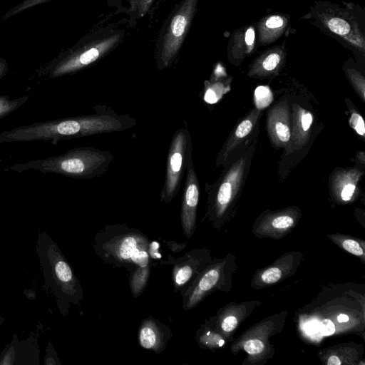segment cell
I'll return each instance as SVG.
<instances>
[{
  "instance_id": "1",
  "label": "cell",
  "mask_w": 365,
  "mask_h": 365,
  "mask_svg": "<svg viewBox=\"0 0 365 365\" xmlns=\"http://www.w3.org/2000/svg\"><path fill=\"white\" fill-rule=\"evenodd\" d=\"M89 115L34 122L0 133V143L51 141L53 145L63 140L130 129L137 123L132 116L119 115L106 106H96Z\"/></svg>"
},
{
  "instance_id": "2",
  "label": "cell",
  "mask_w": 365,
  "mask_h": 365,
  "mask_svg": "<svg viewBox=\"0 0 365 365\" xmlns=\"http://www.w3.org/2000/svg\"><path fill=\"white\" fill-rule=\"evenodd\" d=\"M125 35V30L113 23L93 29L42 66L38 74L53 79L76 73L108 55L123 41Z\"/></svg>"
},
{
  "instance_id": "3",
  "label": "cell",
  "mask_w": 365,
  "mask_h": 365,
  "mask_svg": "<svg viewBox=\"0 0 365 365\" xmlns=\"http://www.w3.org/2000/svg\"><path fill=\"white\" fill-rule=\"evenodd\" d=\"M149 243L148 237L140 230L125 224H114L106 225L95 235L93 247L105 263L124 267L130 274L138 267L151 264Z\"/></svg>"
},
{
  "instance_id": "4",
  "label": "cell",
  "mask_w": 365,
  "mask_h": 365,
  "mask_svg": "<svg viewBox=\"0 0 365 365\" xmlns=\"http://www.w3.org/2000/svg\"><path fill=\"white\" fill-rule=\"evenodd\" d=\"M36 252L44 278V287L56 297L62 316L70 304L78 305L83 298L81 284L58 245L45 232L38 235Z\"/></svg>"
},
{
  "instance_id": "5",
  "label": "cell",
  "mask_w": 365,
  "mask_h": 365,
  "mask_svg": "<svg viewBox=\"0 0 365 365\" xmlns=\"http://www.w3.org/2000/svg\"><path fill=\"white\" fill-rule=\"evenodd\" d=\"M113 158V154L108 150L80 147L61 155L16 163L8 170L17 173L34 170L44 174L53 173L78 180H90L103 175Z\"/></svg>"
},
{
  "instance_id": "6",
  "label": "cell",
  "mask_w": 365,
  "mask_h": 365,
  "mask_svg": "<svg viewBox=\"0 0 365 365\" xmlns=\"http://www.w3.org/2000/svg\"><path fill=\"white\" fill-rule=\"evenodd\" d=\"M197 0H181L162 24L155 58L158 70L170 67L180 51L196 12Z\"/></svg>"
},
{
  "instance_id": "7",
  "label": "cell",
  "mask_w": 365,
  "mask_h": 365,
  "mask_svg": "<svg viewBox=\"0 0 365 365\" xmlns=\"http://www.w3.org/2000/svg\"><path fill=\"white\" fill-rule=\"evenodd\" d=\"M192 158V140L187 125L173 134L166 162L165 181L160 192V200L168 204L176 197L186 172L189 160Z\"/></svg>"
},
{
  "instance_id": "8",
  "label": "cell",
  "mask_w": 365,
  "mask_h": 365,
  "mask_svg": "<svg viewBox=\"0 0 365 365\" xmlns=\"http://www.w3.org/2000/svg\"><path fill=\"white\" fill-rule=\"evenodd\" d=\"M185 183L182 197L180 223L187 239L192 237L196 228V213L199 200V183L192 158L186 169Z\"/></svg>"
},
{
  "instance_id": "9",
  "label": "cell",
  "mask_w": 365,
  "mask_h": 365,
  "mask_svg": "<svg viewBox=\"0 0 365 365\" xmlns=\"http://www.w3.org/2000/svg\"><path fill=\"white\" fill-rule=\"evenodd\" d=\"M204 251L194 250L175 259L170 255L168 264H173L172 279L175 292H180L200 273L204 264Z\"/></svg>"
},
{
  "instance_id": "10",
  "label": "cell",
  "mask_w": 365,
  "mask_h": 365,
  "mask_svg": "<svg viewBox=\"0 0 365 365\" xmlns=\"http://www.w3.org/2000/svg\"><path fill=\"white\" fill-rule=\"evenodd\" d=\"M172 337L170 327L150 316L144 319L138 328L139 345L155 354L164 351Z\"/></svg>"
},
{
  "instance_id": "11",
  "label": "cell",
  "mask_w": 365,
  "mask_h": 365,
  "mask_svg": "<svg viewBox=\"0 0 365 365\" xmlns=\"http://www.w3.org/2000/svg\"><path fill=\"white\" fill-rule=\"evenodd\" d=\"M38 364L39 348L36 339L32 335L21 341L14 336L0 356L1 365Z\"/></svg>"
},
{
  "instance_id": "12",
  "label": "cell",
  "mask_w": 365,
  "mask_h": 365,
  "mask_svg": "<svg viewBox=\"0 0 365 365\" xmlns=\"http://www.w3.org/2000/svg\"><path fill=\"white\" fill-rule=\"evenodd\" d=\"M245 163L244 159L237 160L220 182L215 194L213 205L216 216L220 217L224 213L239 188L244 172Z\"/></svg>"
},
{
  "instance_id": "13",
  "label": "cell",
  "mask_w": 365,
  "mask_h": 365,
  "mask_svg": "<svg viewBox=\"0 0 365 365\" xmlns=\"http://www.w3.org/2000/svg\"><path fill=\"white\" fill-rule=\"evenodd\" d=\"M163 0H107L108 6L114 8L117 14H123L128 25L133 28L146 16H153Z\"/></svg>"
},
{
  "instance_id": "14",
  "label": "cell",
  "mask_w": 365,
  "mask_h": 365,
  "mask_svg": "<svg viewBox=\"0 0 365 365\" xmlns=\"http://www.w3.org/2000/svg\"><path fill=\"white\" fill-rule=\"evenodd\" d=\"M268 130L272 140L277 145L287 143L291 137L287 105H277L269 113Z\"/></svg>"
},
{
  "instance_id": "15",
  "label": "cell",
  "mask_w": 365,
  "mask_h": 365,
  "mask_svg": "<svg viewBox=\"0 0 365 365\" xmlns=\"http://www.w3.org/2000/svg\"><path fill=\"white\" fill-rule=\"evenodd\" d=\"M259 111L254 110L246 119L242 120L237 127L233 135L230 137L226 146L222 150L219 156V160H225L227 155L232 151L233 148L239 144V143L245 138L252 130L255 122L257 120Z\"/></svg>"
},
{
  "instance_id": "16",
  "label": "cell",
  "mask_w": 365,
  "mask_h": 365,
  "mask_svg": "<svg viewBox=\"0 0 365 365\" xmlns=\"http://www.w3.org/2000/svg\"><path fill=\"white\" fill-rule=\"evenodd\" d=\"M151 264L146 267H138L130 274V288L135 297H139L147 286Z\"/></svg>"
},
{
  "instance_id": "17",
  "label": "cell",
  "mask_w": 365,
  "mask_h": 365,
  "mask_svg": "<svg viewBox=\"0 0 365 365\" xmlns=\"http://www.w3.org/2000/svg\"><path fill=\"white\" fill-rule=\"evenodd\" d=\"M297 115L294 118V140H302L307 134L310 126L312 123V115L307 110L300 108V111H297Z\"/></svg>"
},
{
  "instance_id": "18",
  "label": "cell",
  "mask_w": 365,
  "mask_h": 365,
  "mask_svg": "<svg viewBox=\"0 0 365 365\" xmlns=\"http://www.w3.org/2000/svg\"><path fill=\"white\" fill-rule=\"evenodd\" d=\"M28 100V95L13 99H11L8 95H0V120L14 112Z\"/></svg>"
},
{
  "instance_id": "19",
  "label": "cell",
  "mask_w": 365,
  "mask_h": 365,
  "mask_svg": "<svg viewBox=\"0 0 365 365\" xmlns=\"http://www.w3.org/2000/svg\"><path fill=\"white\" fill-rule=\"evenodd\" d=\"M255 103L258 108L268 106L272 101V95L269 88L259 86L255 91Z\"/></svg>"
},
{
  "instance_id": "20",
  "label": "cell",
  "mask_w": 365,
  "mask_h": 365,
  "mask_svg": "<svg viewBox=\"0 0 365 365\" xmlns=\"http://www.w3.org/2000/svg\"><path fill=\"white\" fill-rule=\"evenodd\" d=\"M329 29L339 35H345L350 31L349 24L342 19L332 18L328 22Z\"/></svg>"
},
{
  "instance_id": "21",
  "label": "cell",
  "mask_w": 365,
  "mask_h": 365,
  "mask_svg": "<svg viewBox=\"0 0 365 365\" xmlns=\"http://www.w3.org/2000/svg\"><path fill=\"white\" fill-rule=\"evenodd\" d=\"M51 0H24L19 5L16 6L13 9H11L9 11H8L4 16L3 19H7L9 17L14 16L16 14H19L21 11H23L30 7L36 6L38 4L47 2Z\"/></svg>"
},
{
  "instance_id": "22",
  "label": "cell",
  "mask_w": 365,
  "mask_h": 365,
  "mask_svg": "<svg viewBox=\"0 0 365 365\" xmlns=\"http://www.w3.org/2000/svg\"><path fill=\"white\" fill-rule=\"evenodd\" d=\"M282 275V272L277 267H272L265 270L262 274V280L266 284H272L277 282Z\"/></svg>"
},
{
  "instance_id": "23",
  "label": "cell",
  "mask_w": 365,
  "mask_h": 365,
  "mask_svg": "<svg viewBox=\"0 0 365 365\" xmlns=\"http://www.w3.org/2000/svg\"><path fill=\"white\" fill-rule=\"evenodd\" d=\"M243 348L250 354H257L263 351L264 345L261 340L255 339L245 341Z\"/></svg>"
},
{
  "instance_id": "24",
  "label": "cell",
  "mask_w": 365,
  "mask_h": 365,
  "mask_svg": "<svg viewBox=\"0 0 365 365\" xmlns=\"http://www.w3.org/2000/svg\"><path fill=\"white\" fill-rule=\"evenodd\" d=\"M351 126L356 130V132L361 135L364 136L365 133V127H364V121L359 113L354 112L352 113L350 120Z\"/></svg>"
},
{
  "instance_id": "25",
  "label": "cell",
  "mask_w": 365,
  "mask_h": 365,
  "mask_svg": "<svg viewBox=\"0 0 365 365\" xmlns=\"http://www.w3.org/2000/svg\"><path fill=\"white\" fill-rule=\"evenodd\" d=\"M342 247L349 252L356 255H364V250L359 243L353 240H345L342 242Z\"/></svg>"
},
{
  "instance_id": "26",
  "label": "cell",
  "mask_w": 365,
  "mask_h": 365,
  "mask_svg": "<svg viewBox=\"0 0 365 365\" xmlns=\"http://www.w3.org/2000/svg\"><path fill=\"white\" fill-rule=\"evenodd\" d=\"M293 224L294 220L289 215L278 216L272 222V226L277 229H286L292 226Z\"/></svg>"
},
{
  "instance_id": "27",
  "label": "cell",
  "mask_w": 365,
  "mask_h": 365,
  "mask_svg": "<svg viewBox=\"0 0 365 365\" xmlns=\"http://www.w3.org/2000/svg\"><path fill=\"white\" fill-rule=\"evenodd\" d=\"M46 352V354L43 361L45 365L61 364L57 354L55 351L51 342L48 344Z\"/></svg>"
},
{
  "instance_id": "28",
  "label": "cell",
  "mask_w": 365,
  "mask_h": 365,
  "mask_svg": "<svg viewBox=\"0 0 365 365\" xmlns=\"http://www.w3.org/2000/svg\"><path fill=\"white\" fill-rule=\"evenodd\" d=\"M279 61L280 57L279 54L276 53H271L264 60L262 63L263 68L266 71H272L277 67Z\"/></svg>"
},
{
  "instance_id": "29",
  "label": "cell",
  "mask_w": 365,
  "mask_h": 365,
  "mask_svg": "<svg viewBox=\"0 0 365 365\" xmlns=\"http://www.w3.org/2000/svg\"><path fill=\"white\" fill-rule=\"evenodd\" d=\"M341 197L344 201H349L354 192L356 185L352 182H345L341 187Z\"/></svg>"
},
{
  "instance_id": "30",
  "label": "cell",
  "mask_w": 365,
  "mask_h": 365,
  "mask_svg": "<svg viewBox=\"0 0 365 365\" xmlns=\"http://www.w3.org/2000/svg\"><path fill=\"white\" fill-rule=\"evenodd\" d=\"M237 320L234 316H228L221 323V328L226 332H230L235 329Z\"/></svg>"
},
{
  "instance_id": "31",
  "label": "cell",
  "mask_w": 365,
  "mask_h": 365,
  "mask_svg": "<svg viewBox=\"0 0 365 365\" xmlns=\"http://www.w3.org/2000/svg\"><path fill=\"white\" fill-rule=\"evenodd\" d=\"M321 331L324 336H329L334 333L335 326L329 319H323L321 322Z\"/></svg>"
},
{
  "instance_id": "32",
  "label": "cell",
  "mask_w": 365,
  "mask_h": 365,
  "mask_svg": "<svg viewBox=\"0 0 365 365\" xmlns=\"http://www.w3.org/2000/svg\"><path fill=\"white\" fill-rule=\"evenodd\" d=\"M284 24L282 17L279 16H273L269 17L266 21V26L270 29L281 27Z\"/></svg>"
},
{
  "instance_id": "33",
  "label": "cell",
  "mask_w": 365,
  "mask_h": 365,
  "mask_svg": "<svg viewBox=\"0 0 365 365\" xmlns=\"http://www.w3.org/2000/svg\"><path fill=\"white\" fill-rule=\"evenodd\" d=\"M158 244L153 242H150L148 245V255L150 258L153 259H159L161 257V255L158 252Z\"/></svg>"
},
{
  "instance_id": "34",
  "label": "cell",
  "mask_w": 365,
  "mask_h": 365,
  "mask_svg": "<svg viewBox=\"0 0 365 365\" xmlns=\"http://www.w3.org/2000/svg\"><path fill=\"white\" fill-rule=\"evenodd\" d=\"M163 242L165 243L167 247H169V249L174 252H180L184 250V248L186 247V243L179 244L175 241L165 240H163Z\"/></svg>"
},
{
  "instance_id": "35",
  "label": "cell",
  "mask_w": 365,
  "mask_h": 365,
  "mask_svg": "<svg viewBox=\"0 0 365 365\" xmlns=\"http://www.w3.org/2000/svg\"><path fill=\"white\" fill-rule=\"evenodd\" d=\"M9 70L8 63L6 59L0 57V80L6 74Z\"/></svg>"
},
{
  "instance_id": "36",
  "label": "cell",
  "mask_w": 365,
  "mask_h": 365,
  "mask_svg": "<svg viewBox=\"0 0 365 365\" xmlns=\"http://www.w3.org/2000/svg\"><path fill=\"white\" fill-rule=\"evenodd\" d=\"M255 40V31L252 28H249L245 34V42L247 45H252Z\"/></svg>"
},
{
  "instance_id": "37",
  "label": "cell",
  "mask_w": 365,
  "mask_h": 365,
  "mask_svg": "<svg viewBox=\"0 0 365 365\" xmlns=\"http://www.w3.org/2000/svg\"><path fill=\"white\" fill-rule=\"evenodd\" d=\"M341 360L336 356H331L327 361L328 365H340Z\"/></svg>"
},
{
  "instance_id": "38",
  "label": "cell",
  "mask_w": 365,
  "mask_h": 365,
  "mask_svg": "<svg viewBox=\"0 0 365 365\" xmlns=\"http://www.w3.org/2000/svg\"><path fill=\"white\" fill-rule=\"evenodd\" d=\"M349 317L344 314H341L337 317V320L340 323L346 322L349 321Z\"/></svg>"
},
{
  "instance_id": "39",
  "label": "cell",
  "mask_w": 365,
  "mask_h": 365,
  "mask_svg": "<svg viewBox=\"0 0 365 365\" xmlns=\"http://www.w3.org/2000/svg\"><path fill=\"white\" fill-rule=\"evenodd\" d=\"M4 318L2 317H0V327L1 326L2 323L4 322Z\"/></svg>"
}]
</instances>
